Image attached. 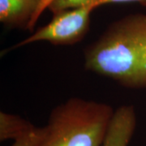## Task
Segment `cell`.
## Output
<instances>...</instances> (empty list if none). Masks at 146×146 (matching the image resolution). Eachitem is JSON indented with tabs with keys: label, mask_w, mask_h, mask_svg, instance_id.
I'll return each instance as SVG.
<instances>
[{
	"label": "cell",
	"mask_w": 146,
	"mask_h": 146,
	"mask_svg": "<svg viewBox=\"0 0 146 146\" xmlns=\"http://www.w3.org/2000/svg\"><path fill=\"white\" fill-rule=\"evenodd\" d=\"M84 67L125 89H146V14L110 23L84 48Z\"/></svg>",
	"instance_id": "6da1fadb"
},
{
	"label": "cell",
	"mask_w": 146,
	"mask_h": 146,
	"mask_svg": "<svg viewBox=\"0 0 146 146\" xmlns=\"http://www.w3.org/2000/svg\"><path fill=\"white\" fill-rule=\"evenodd\" d=\"M115 111L105 102L71 98L51 110L39 146H102Z\"/></svg>",
	"instance_id": "7a4b0ae2"
},
{
	"label": "cell",
	"mask_w": 146,
	"mask_h": 146,
	"mask_svg": "<svg viewBox=\"0 0 146 146\" xmlns=\"http://www.w3.org/2000/svg\"><path fill=\"white\" fill-rule=\"evenodd\" d=\"M96 8L91 6L64 9L52 12L51 21L38 28L30 36L18 42L2 52L5 54L12 50L39 42L54 46H73L86 36L90 29V16Z\"/></svg>",
	"instance_id": "3957f363"
},
{
	"label": "cell",
	"mask_w": 146,
	"mask_h": 146,
	"mask_svg": "<svg viewBox=\"0 0 146 146\" xmlns=\"http://www.w3.org/2000/svg\"><path fill=\"white\" fill-rule=\"evenodd\" d=\"M46 0H0V22L6 29L33 32Z\"/></svg>",
	"instance_id": "277c9868"
},
{
	"label": "cell",
	"mask_w": 146,
	"mask_h": 146,
	"mask_svg": "<svg viewBox=\"0 0 146 146\" xmlns=\"http://www.w3.org/2000/svg\"><path fill=\"white\" fill-rule=\"evenodd\" d=\"M136 127V109L123 105L115 109L102 146H128Z\"/></svg>",
	"instance_id": "5b68a950"
},
{
	"label": "cell",
	"mask_w": 146,
	"mask_h": 146,
	"mask_svg": "<svg viewBox=\"0 0 146 146\" xmlns=\"http://www.w3.org/2000/svg\"><path fill=\"white\" fill-rule=\"evenodd\" d=\"M36 126L30 121L17 115L0 112V141L19 139L36 129Z\"/></svg>",
	"instance_id": "8992f818"
},
{
	"label": "cell",
	"mask_w": 146,
	"mask_h": 146,
	"mask_svg": "<svg viewBox=\"0 0 146 146\" xmlns=\"http://www.w3.org/2000/svg\"><path fill=\"white\" fill-rule=\"evenodd\" d=\"M110 3H139L146 7V0H53L47 9L51 12L57 11L91 6L95 8Z\"/></svg>",
	"instance_id": "52a82bcc"
},
{
	"label": "cell",
	"mask_w": 146,
	"mask_h": 146,
	"mask_svg": "<svg viewBox=\"0 0 146 146\" xmlns=\"http://www.w3.org/2000/svg\"><path fill=\"white\" fill-rule=\"evenodd\" d=\"M44 126L37 127L31 133L15 140L11 146H39L44 137Z\"/></svg>",
	"instance_id": "ba28073f"
},
{
	"label": "cell",
	"mask_w": 146,
	"mask_h": 146,
	"mask_svg": "<svg viewBox=\"0 0 146 146\" xmlns=\"http://www.w3.org/2000/svg\"><path fill=\"white\" fill-rule=\"evenodd\" d=\"M53 0H46V2H45V3L43 4V6H42V14L43 13V11L46 10V9H47V7H48V6H49V4L52 2Z\"/></svg>",
	"instance_id": "9c48e42d"
}]
</instances>
